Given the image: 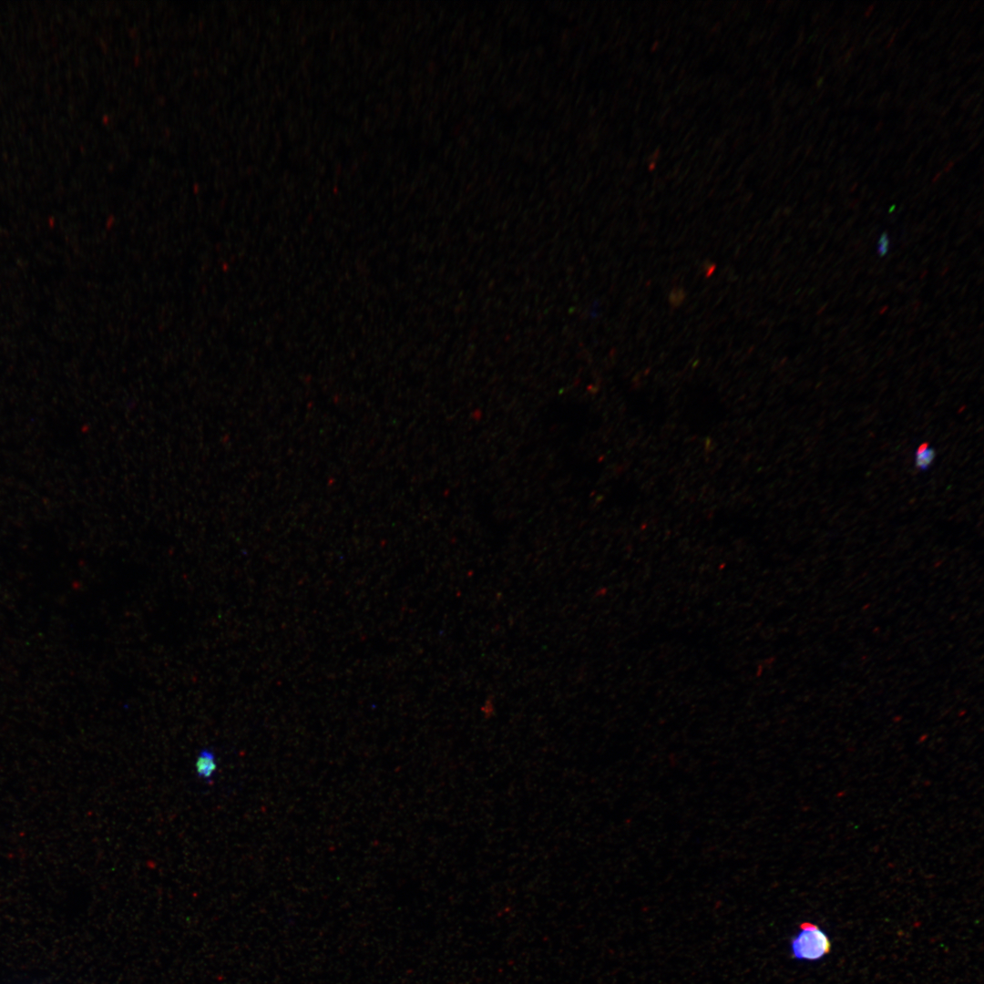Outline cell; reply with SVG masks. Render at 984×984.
<instances>
[{"label":"cell","mask_w":984,"mask_h":984,"mask_svg":"<svg viewBox=\"0 0 984 984\" xmlns=\"http://www.w3.org/2000/svg\"><path fill=\"white\" fill-rule=\"evenodd\" d=\"M831 950L827 935L811 922L800 925L799 932L792 938L791 954L799 960H818Z\"/></svg>","instance_id":"cell-1"},{"label":"cell","mask_w":984,"mask_h":984,"mask_svg":"<svg viewBox=\"0 0 984 984\" xmlns=\"http://www.w3.org/2000/svg\"><path fill=\"white\" fill-rule=\"evenodd\" d=\"M194 767L198 778L211 782L217 772V759L213 751L202 749L196 757Z\"/></svg>","instance_id":"cell-2"},{"label":"cell","mask_w":984,"mask_h":984,"mask_svg":"<svg viewBox=\"0 0 984 984\" xmlns=\"http://www.w3.org/2000/svg\"><path fill=\"white\" fill-rule=\"evenodd\" d=\"M936 452L928 443L921 444L915 453V466L920 471L928 470L933 464Z\"/></svg>","instance_id":"cell-3"},{"label":"cell","mask_w":984,"mask_h":984,"mask_svg":"<svg viewBox=\"0 0 984 984\" xmlns=\"http://www.w3.org/2000/svg\"><path fill=\"white\" fill-rule=\"evenodd\" d=\"M888 247H889V239L887 237V234L884 233L881 236V238L879 240V242H878V252H879L880 256H884L887 252Z\"/></svg>","instance_id":"cell-4"}]
</instances>
